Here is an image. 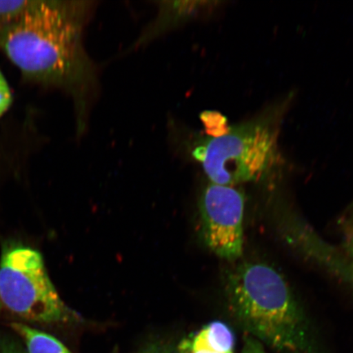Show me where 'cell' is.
<instances>
[{"mask_svg":"<svg viewBox=\"0 0 353 353\" xmlns=\"http://www.w3.org/2000/svg\"><path fill=\"white\" fill-rule=\"evenodd\" d=\"M90 4L32 1L17 19L0 26V46L12 63L39 81L72 88L79 109L94 81L82 43Z\"/></svg>","mask_w":353,"mask_h":353,"instance_id":"obj_1","label":"cell"},{"mask_svg":"<svg viewBox=\"0 0 353 353\" xmlns=\"http://www.w3.org/2000/svg\"><path fill=\"white\" fill-rule=\"evenodd\" d=\"M228 290L234 316L256 337L288 350L305 342L302 309L275 269L264 263H242L229 276Z\"/></svg>","mask_w":353,"mask_h":353,"instance_id":"obj_2","label":"cell"},{"mask_svg":"<svg viewBox=\"0 0 353 353\" xmlns=\"http://www.w3.org/2000/svg\"><path fill=\"white\" fill-rule=\"evenodd\" d=\"M192 154L212 183L235 187L262 179L274 165L276 137L268 125L245 123L201 139Z\"/></svg>","mask_w":353,"mask_h":353,"instance_id":"obj_3","label":"cell"},{"mask_svg":"<svg viewBox=\"0 0 353 353\" xmlns=\"http://www.w3.org/2000/svg\"><path fill=\"white\" fill-rule=\"evenodd\" d=\"M0 302L22 319L54 323L69 319L65 307L48 276L41 253L30 247L4 249L0 260Z\"/></svg>","mask_w":353,"mask_h":353,"instance_id":"obj_4","label":"cell"},{"mask_svg":"<svg viewBox=\"0 0 353 353\" xmlns=\"http://www.w3.org/2000/svg\"><path fill=\"white\" fill-rule=\"evenodd\" d=\"M245 198L235 187L212 183L201 201L203 237L220 258L234 261L244 246Z\"/></svg>","mask_w":353,"mask_h":353,"instance_id":"obj_5","label":"cell"},{"mask_svg":"<svg viewBox=\"0 0 353 353\" xmlns=\"http://www.w3.org/2000/svg\"><path fill=\"white\" fill-rule=\"evenodd\" d=\"M204 2H162L157 19L152 26L145 30L139 39V44L150 41L152 37L169 29L171 26L178 25L200 10Z\"/></svg>","mask_w":353,"mask_h":353,"instance_id":"obj_6","label":"cell"},{"mask_svg":"<svg viewBox=\"0 0 353 353\" xmlns=\"http://www.w3.org/2000/svg\"><path fill=\"white\" fill-rule=\"evenodd\" d=\"M12 328L24 341L26 353H72L52 335L23 323H12Z\"/></svg>","mask_w":353,"mask_h":353,"instance_id":"obj_7","label":"cell"},{"mask_svg":"<svg viewBox=\"0 0 353 353\" xmlns=\"http://www.w3.org/2000/svg\"><path fill=\"white\" fill-rule=\"evenodd\" d=\"M32 1H0V26L15 20Z\"/></svg>","mask_w":353,"mask_h":353,"instance_id":"obj_8","label":"cell"},{"mask_svg":"<svg viewBox=\"0 0 353 353\" xmlns=\"http://www.w3.org/2000/svg\"><path fill=\"white\" fill-rule=\"evenodd\" d=\"M181 353H226L218 350L217 347L208 345L192 336L184 341L180 346Z\"/></svg>","mask_w":353,"mask_h":353,"instance_id":"obj_9","label":"cell"},{"mask_svg":"<svg viewBox=\"0 0 353 353\" xmlns=\"http://www.w3.org/2000/svg\"><path fill=\"white\" fill-rule=\"evenodd\" d=\"M12 94L6 78L0 72V117L10 107Z\"/></svg>","mask_w":353,"mask_h":353,"instance_id":"obj_10","label":"cell"},{"mask_svg":"<svg viewBox=\"0 0 353 353\" xmlns=\"http://www.w3.org/2000/svg\"><path fill=\"white\" fill-rule=\"evenodd\" d=\"M244 353H264L261 346L253 339H247Z\"/></svg>","mask_w":353,"mask_h":353,"instance_id":"obj_11","label":"cell"},{"mask_svg":"<svg viewBox=\"0 0 353 353\" xmlns=\"http://www.w3.org/2000/svg\"><path fill=\"white\" fill-rule=\"evenodd\" d=\"M0 353H26L11 342H4L0 346Z\"/></svg>","mask_w":353,"mask_h":353,"instance_id":"obj_12","label":"cell"},{"mask_svg":"<svg viewBox=\"0 0 353 353\" xmlns=\"http://www.w3.org/2000/svg\"><path fill=\"white\" fill-rule=\"evenodd\" d=\"M350 249L353 258V233L350 240Z\"/></svg>","mask_w":353,"mask_h":353,"instance_id":"obj_13","label":"cell"},{"mask_svg":"<svg viewBox=\"0 0 353 353\" xmlns=\"http://www.w3.org/2000/svg\"><path fill=\"white\" fill-rule=\"evenodd\" d=\"M2 306V304H1V302H0V307H1Z\"/></svg>","mask_w":353,"mask_h":353,"instance_id":"obj_14","label":"cell"}]
</instances>
